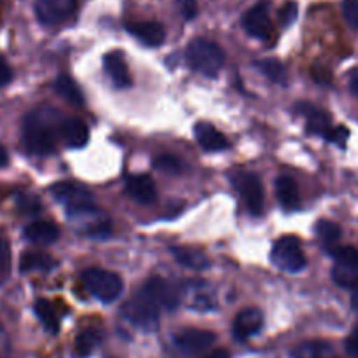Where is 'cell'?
<instances>
[{
    "label": "cell",
    "instance_id": "6da1fadb",
    "mask_svg": "<svg viewBox=\"0 0 358 358\" xmlns=\"http://www.w3.org/2000/svg\"><path fill=\"white\" fill-rule=\"evenodd\" d=\"M23 145L28 152L45 156L56 147V133L51 122L38 110L30 112L23 121Z\"/></svg>",
    "mask_w": 358,
    "mask_h": 358
},
{
    "label": "cell",
    "instance_id": "7a4b0ae2",
    "mask_svg": "<svg viewBox=\"0 0 358 358\" xmlns=\"http://www.w3.org/2000/svg\"><path fill=\"white\" fill-rule=\"evenodd\" d=\"M185 58L192 70L206 77H217L224 66V51L208 38L198 37L185 49Z\"/></svg>",
    "mask_w": 358,
    "mask_h": 358
},
{
    "label": "cell",
    "instance_id": "3957f363",
    "mask_svg": "<svg viewBox=\"0 0 358 358\" xmlns=\"http://www.w3.org/2000/svg\"><path fill=\"white\" fill-rule=\"evenodd\" d=\"M83 283L87 292L101 303H112L122 292V280L107 269L91 268L83 273Z\"/></svg>",
    "mask_w": 358,
    "mask_h": 358
},
{
    "label": "cell",
    "instance_id": "277c9868",
    "mask_svg": "<svg viewBox=\"0 0 358 358\" xmlns=\"http://www.w3.org/2000/svg\"><path fill=\"white\" fill-rule=\"evenodd\" d=\"M66 217L80 234H86L90 238H105L110 234V220L103 213L98 212L94 206L66 210Z\"/></svg>",
    "mask_w": 358,
    "mask_h": 358
},
{
    "label": "cell",
    "instance_id": "5b68a950",
    "mask_svg": "<svg viewBox=\"0 0 358 358\" xmlns=\"http://www.w3.org/2000/svg\"><path fill=\"white\" fill-rule=\"evenodd\" d=\"M273 264L289 273H299L306 268V255H304L301 241L296 236H283L273 245L271 250Z\"/></svg>",
    "mask_w": 358,
    "mask_h": 358
},
{
    "label": "cell",
    "instance_id": "8992f818",
    "mask_svg": "<svg viewBox=\"0 0 358 358\" xmlns=\"http://www.w3.org/2000/svg\"><path fill=\"white\" fill-rule=\"evenodd\" d=\"M159 308L156 304L150 303L142 292L129 299L128 303L122 306V317L129 322V324L136 325L143 331H156L157 324H159Z\"/></svg>",
    "mask_w": 358,
    "mask_h": 358
},
{
    "label": "cell",
    "instance_id": "52a82bcc",
    "mask_svg": "<svg viewBox=\"0 0 358 358\" xmlns=\"http://www.w3.org/2000/svg\"><path fill=\"white\" fill-rule=\"evenodd\" d=\"M233 185L243 198L248 212L252 215H262L264 212V187L259 175L252 171H236L233 175Z\"/></svg>",
    "mask_w": 358,
    "mask_h": 358
},
{
    "label": "cell",
    "instance_id": "ba28073f",
    "mask_svg": "<svg viewBox=\"0 0 358 358\" xmlns=\"http://www.w3.org/2000/svg\"><path fill=\"white\" fill-rule=\"evenodd\" d=\"M51 194L58 203L66 206V210L86 208L94 205V196L86 185L77 184V182H59L52 185Z\"/></svg>",
    "mask_w": 358,
    "mask_h": 358
},
{
    "label": "cell",
    "instance_id": "9c48e42d",
    "mask_svg": "<svg viewBox=\"0 0 358 358\" xmlns=\"http://www.w3.org/2000/svg\"><path fill=\"white\" fill-rule=\"evenodd\" d=\"M77 0H37L35 2V16L42 24L55 27L63 23L73 14Z\"/></svg>",
    "mask_w": 358,
    "mask_h": 358
},
{
    "label": "cell",
    "instance_id": "30bf717a",
    "mask_svg": "<svg viewBox=\"0 0 358 358\" xmlns=\"http://www.w3.org/2000/svg\"><path fill=\"white\" fill-rule=\"evenodd\" d=\"M241 23H243V28L247 30V34L255 38L266 41V38H269L273 35V23L271 17H269V9L266 2H261L252 7V9H248L245 13Z\"/></svg>",
    "mask_w": 358,
    "mask_h": 358
},
{
    "label": "cell",
    "instance_id": "8fae6325",
    "mask_svg": "<svg viewBox=\"0 0 358 358\" xmlns=\"http://www.w3.org/2000/svg\"><path fill=\"white\" fill-rule=\"evenodd\" d=\"M140 292L147 297L152 304L157 308H166V310H173L178 304V290L175 289L171 283L164 282L161 278H150L145 285L142 287Z\"/></svg>",
    "mask_w": 358,
    "mask_h": 358
},
{
    "label": "cell",
    "instance_id": "7c38bea8",
    "mask_svg": "<svg viewBox=\"0 0 358 358\" xmlns=\"http://www.w3.org/2000/svg\"><path fill=\"white\" fill-rule=\"evenodd\" d=\"M213 343H215L213 332L203 331V329H182L175 334V345L182 353H187V355L205 352Z\"/></svg>",
    "mask_w": 358,
    "mask_h": 358
},
{
    "label": "cell",
    "instance_id": "4fadbf2b",
    "mask_svg": "<svg viewBox=\"0 0 358 358\" xmlns=\"http://www.w3.org/2000/svg\"><path fill=\"white\" fill-rule=\"evenodd\" d=\"M262 325H264V317H262L261 311L255 310V308H248V310L240 311L234 318L233 334L238 341H245V339L257 334Z\"/></svg>",
    "mask_w": 358,
    "mask_h": 358
},
{
    "label": "cell",
    "instance_id": "5bb4252c",
    "mask_svg": "<svg viewBox=\"0 0 358 358\" xmlns=\"http://www.w3.org/2000/svg\"><path fill=\"white\" fill-rule=\"evenodd\" d=\"M126 191L135 201L142 203V205H150L157 198L156 182L145 173L129 175L126 180Z\"/></svg>",
    "mask_w": 358,
    "mask_h": 358
},
{
    "label": "cell",
    "instance_id": "9a60e30c",
    "mask_svg": "<svg viewBox=\"0 0 358 358\" xmlns=\"http://www.w3.org/2000/svg\"><path fill=\"white\" fill-rule=\"evenodd\" d=\"M126 28L133 37H136L145 45H152V48L161 45L166 38L164 27L157 21H136V23H128Z\"/></svg>",
    "mask_w": 358,
    "mask_h": 358
},
{
    "label": "cell",
    "instance_id": "2e32d148",
    "mask_svg": "<svg viewBox=\"0 0 358 358\" xmlns=\"http://www.w3.org/2000/svg\"><path fill=\"white\" fill-rule=\"evenodd\" d=\"M297 108H299V112L304 115V119H306L308 129H310L311 133L324 136V138L329 135V131L332 129V122L331 115H329L327 112L315 107V105L311 103H299Z\"/></svg>",
    "mask_w": 358,
    "mask_h": 358
},
{
    "label": "cell",
    "instance_id": "e0dca14e",
    "mask_svg": "<svg viewBox=\"0 0 358 358\" xmlns=\"http://www.w3.org/2000/svg\"><path fill=\"white\" fill-rule=\"evenodd\" d=\"M196 140L205 150H226L229 149V140L210 122H198L194 128Z\"/></svg>",
    "mask_w": 358,
    "mask_h": 358
},
{
    "label": "cell",
    "instance_id": "ac0fdd59",
    "mask_svg": "<svg viewBox=\"0 0 358 358\" xmlns=\"http://www.w3.org/2000/svg\"><path fill=\"white\" fill-rule=\"evenodd\" d=\"M103 66L107 76L114 80L117 87H129L131 86V76H129L128 65L124 62V56L119 51H112L105 55Z\"/></svg>",
    "mask_w": 358,
    "mask_h": 358
},
{
    "label": "cell",
    "instance_id": "d6986e66",
    "mask_svg": "<svg viewBox=\"0 0 358 358\" xmlns=\"http://www.w3.org/2000/svg\"><path fill=\"white\" fill-rule=\"evenodd\" d=\"M24 238L35 245H51L59 238V229L55 222L49 220H37L24 227Z\"/></svg>",
    "mask_w": 358,
    "mask_h": 358
},
{
    "label": "cell",
    "instance_id": "ffe728a7",
    "mask_svg": "<svg viewBox=\"0 0 358 358\" xmlns=\"http://www.w3.org/2000/svg\"><path fill=\"white\" fill-rule=\"evenodd\" d=\"M62 136L66 145L72 147V149H80L90 140V129L80 119L70 117L63 121Z\"/></svg>",
    "mask_w": 358,
    "mask_h": 358
},
{
    "label": "cell",
    "instance_id": "44dd1931",
    "mask_svg": "<svg viewBox=\"0 0 358 358\" xmlns=\"http://www.w3.org/2000/svg\"><path fill=\"white\" fill-rule=\"evenodd\" d=\"M276 196H278V201L282 203L283 208L287 210H296L299 208L301 196H299V187H297L296 180L289 175H280L276 178Z\"/></svg>",
    "mask_w": 358,
    "mask_h": 358
},
{
    "label": "cell",
    "instance_id": "7402d4cb",
    "mask_svg": "<svg viewBox=\"0 0 358 358\" xmlns=\"http://www.w3.org/2000/svg\"><path fill=\"white\" fill-rule=\"evenodd\" d=\"M171 254L177 259V262L184 268L192 269V271H203V269L210 268V259L201 250L187 247H173Z\"/></svg>",
    "mask_w": 358,
    "mask_h": 358
},
{
    "label": "cell",
    "instance_id": "603a6c76",
    "mask_svg": "<svg viewBox=\"0 0 358 358\" xmlns=\"http://www.w3.org/2000/svg\"><path fill=\"white\" fill-rule=\"evenodd\" d=\"M292 358H339V355L331 343L306 341L294 348Z\"/></svg>",
    "mask_w": 358,
    "mask_h": 358
},
{
    "label": "cell",
    "instance_id": "cb8c5ba5",
    "mask_svg": "<svg viewBox=\"0 0 358 358\" xmlns=\"http://www.w3.org/2000/svg\"><path fill=\"white\" fill-rule=\"evenodd\" d=\"M52 266H55V261L48 254H42V252L35 250L24 252L20 261L21 273L49 271V269H52Z\"/></svg>",
    "mask_w": 358,
    "mask_h": 358
},
{
    "label": "cell",
    "instance_id": "d4e9b609",
    "mask_svg": "<svg viewBox=\"0 0 358 358\" xmlns=\"http://www.w3.org/2000/svg\"><path fill=\"white\" fill-rule=\"evenodd\" d=\"M101 343V331L96 327H87L77 336L76 339V355L77 357H90L98 345Z\"/></svg>",
    "mask_w": 358,
    "mask_h": 358
},
{
    "label": "cell",
    "instance_id": "484cf974",
    "mask_svg": "<svg viewBox=\"0 0 358 358\" xmlns=\"http://www.w3.org/2000/svg\"><path fill=\"white\" fill-rule=\"evenodd\" d=\"M55 87L63 98H65L69 103L76 105V107H80L84 105V96H83V91L79 90L76 83H73L72 77L69 76H59L58 79L55 80Z\"/></svg>",
    "mask_w": 358,
    "mask_h": 358
},
{
    "label": "cell",
    "instance_id": "4316f807",
    "mask_svg": "<svg viewBox=\"0 0 358 358\" xmlns=\"http://www.w3.org/2000/svg\"><path fill=\"white\" fill-rule=\"evenodd\" d=\"M35 315L38 317V320L42 322L45 329H48L51 334H56L59 329V317L56 313V308L52 306V303H49L48 299H38L35 303Z\"/></svg>",
    "mask_w": 358,
    "mask_h": 358
},
{
    "label": "cell",
    "instance_id": "83f0119b",
    "mask_svg": "<svg viewBox=\"0 0 358 358\" xmlns=\"http://www.w3.org/2000/svg\"><path fill=\"white\" fill-rule=\"evenodd\" d=\"M255 66L268 77L269 80L276 84H285L287 83V72L285 66L275 58H266V59H259L255 62Z\"/></svg>",
    "mask_w": 358,
    "mask_h": 358
},
{
    "label": "cell",
    "instance_id": "f1b7e54d",
    "mask_svg": "<svg viewBox=\"0 0 358 358\" xmlns=\"http://www.w3.org/2000/svg\"><path fill=\"white\" fill-rule=\"evenodd\" d=\"M327 252L339 266H345V268L355 269V271H358V250L357 248L338 247V245H334V247L327 248Z\"/></svg>",
    "mask_w": 358,
    "mask_h": 358
},
{
    "label": "cell",
    "instance_id": "f546056e",
    "mask_svg": "<svg viewBox=\"0 0 358 358\" xmlns=\"http://www.w3.org/2000/svg\"><path fill=\"white\" fill-rule=\"evenodd\" d=\"M317 234L322 240V243L327 248H331L341 240V227L338 224L331 222V220H320L317 224Z\"/></svg>",
    "mask_w": 358,
    "mask_h": 358
},
{
    "label": "cell",
    "instance_id": "4dcf8cb0",
    "mask_svg": "<svg viewBox=\"0 0 358 358\" xmlns=\"http://www.w3.org/2000/svg\"><path fill=\"white\" fill-rule=\"evenodd\" d=\"M332 280H334L339 287H343V289L353 290V292L358 290V271H355V269H350L338 264L332 269Z\"/></svg>",
    "mask_w": 358,
    "mask_h": 358
},
{
    "label": "cell",
    "instance_id": "1f68e13d",
    "mask_svg": "<svg viewBox=\"0 0 358 358\" xmlns=\"http://www.w3.org/2000/svg\"><path fill=\"white\" fill-rule=\"evenodd\" d=\"M154 166H156L157 170L164 171V173H170V175H180L182 171L185 170L184 163H182L178 157L171 156V154H163V156L156 157V161H154Z\"/></svg>",
    "mask_w": 358,
    "mask_h": 358
},
{
    "label": "cell",
    "instance_id": "d6a6232c",
    "mask_svg": "<svg viewBox=\"0 0 358 358\" xmlns=\"http://www.w3.org/2000/svg\"><path fill=\"white\" fill-rule=\"evenodd\" d=\"M10 271V247L6 238L0 236V283L6 282Z\"/></svg>",
    "mask_w": 358,
    "mask_h": 358
},
{
    "label": "cell",
    "instance_id": "836d02e7",
    "mask_svg": "<svg viewBox=\"0 0 358 358\" xmlns=\"http://www.w3.org/2000/svg\"><path fill=\"white\" fill-rule=\"evenodd\" d=\"M297 13H299V9H297V3L296 2H287L278 13L280 23H282L283 27H290V24L296 21Z\"/></svg>",
    "mask_w": 358,
    "mask_h": 358
},
{
    "label": "cell",
    "instance_id": "e575fe53",
    "mask_svg": "<svg viewBox=\"0 0 358 358\" xmlns=\"http://www.w3.org/2000/svg\"><path fill=\"white\" fill-rule=\"evenodd\" d=\"M343 14L350 27L358 30V0H345L343 3Z\"/></svg>",
    "mask_w": 358,
    "mask_h": 358
},
{
    "label": "cell",
    "instance_id": "d590c367",
    "mask_svg": "<svg viewBox=\"0 0 358 358\" xmlns=\"http://www.w3.org/2000/svg\"><path fill=\"white\" fill-rule=\"evenodd\" d=\"M348 136H350L348 128H345V126H336V128H332L331 131H329V135L325 136V138H327L329 142L336 143V145L345 147L346 142H348Z\"/></svg>",
    "mask_w": 358,
    "mask_h": 358
},
{
    "label": "cell",
    "instance_id": "8d00e7d4",
    "mask_svg": "<svg viewBox=\"0 0 358 358\" xmlns=\"http://www.w3.org/2000/svg\"><path fill=\"white\" fill-rule=\"evenodd\" d=\"M177 6L185 20H194L196 14H198V3H196V0H177Z\"/></svg>",
    "mask_w": 358,
    "mask_h": 358
},
{
    "label": "cell",
    "instance_id": "74e56055",
    "mask_svg": "<svg viewBox=\"0 0 358 358\" xmlns=\"http://www.w3.org/2000/svg\"><path fill=\"white\" fill-rule=\"evenodd\" d=\"M17 206H20L21 212H24V213H37V212H41V210H42L41 203L35 201L34 198H27V196L20 199Z\"/></svg>",
    "mask_w": 358,
    "mask_h": 358
},
{
    "label": "cell",
    "instance_id": "f35d334b",
    "mask_svg": "<svg viewBox=\"0 0 358 358\" xmlns=\"http://www.w3.org/2000/svg\"><path fill=\"white\" fill-rule=\"evenodd\" d=\"M13 79V69L9 66V63L6 62L3 56H0V87L6 86Z\"/></svg>",
    "mask_w": 358,
    "mask_h": 358
},
{
    "label": "cell",
    "instance_id": "ab89813d",
    "mask_svg": "<svg viewBox=\"0 0 358 358\" xmlns=\"http://www.w3.org/2000/svg\"><path fill=\"white\" fill-rule=\"evenodd\" d=\"M346 352L353 358H358V331L353 332L348 338V341H346Z\"/></svg>",
    "mask_w": 358,
    "mask_h": 358
},
{
    "label": "cell",
    "instance_id": "60d3db41",
    "mask_svg": "<svg viewBox=\"0 0 358 358\" xmlns=\"http://www.w3.org/2000/svg\"><path fill=\"white\" fill-rule=\"evenodd\" d=\"M206 358H231V355H229V352H227V350H215V352L210 353V355Z\"/></svg>",
    "mask_w": 358,
    "mask_h": 358
},
{
    "label": "cell",
    "instance_id": "b9f144b4",
    "mask_svg": "<svg viewBox=\"0 0 358 358\" xmlns=\"http://www.w3.org/2000/svg\"><path fill=\"white\" fill-rule=\"evenodd\" d=\"M350 90H352V93L358 96V73L357 76L352 77V83H350Z\"/></svg>",
    "mask_w": 358,
    "mask_h": 358
},
{
    "label": "cell",
    "instance_id": "7bdbcfd3",
    "mask_svg": "<svg viewBox=\"0 0 358 358\" xmlns=\"http://www.w3.org/2000/svg\"><path fill=\"white\" fill-rule=\"evenodd\" d=\"M7 164V150L0 145V168Z\"/></svg>",
    "mask_w": 358,
    "mask_h": 358
},
{
    "label": "cell",
    "instance_id": "ee69618b",
    "mask_svg": "<svg viewBox=\"0 0 358 358\" xmlns=\"http://www.w3.org/2000/svg\"><path fill=\"white\" fill-rule=\"evenodd\" d=\"M352 303H353V306L358 308V290H355V292H353V299H352Z\"/></svg>",
    "mask_w": 358,
    "mask_h": 358
}]
</instances>
